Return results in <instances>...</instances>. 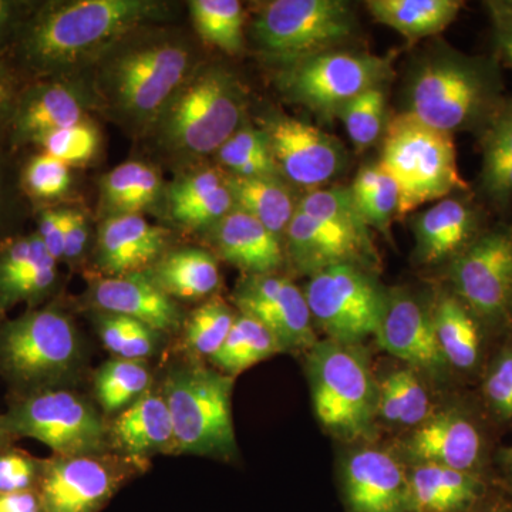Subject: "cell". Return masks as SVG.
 Returning a JSON list of instances; mask_svg holds the SVG:
<instances>
[{
	"mask_svg": "<svg viewBox=\"0 0 512 512\" xmlns=\"http://www.w3.org/2000/svg\"><path fill=\"white\" fill-rule=\"evenodd\" d=\"M165 10L153 0L36 2L5 59L28 83L70 77L127 33L163 19Z\"/></svg>",
	"mask_w": 512,
	"mask_h": 512,
	"instance_id": "1",
	"label": "cell"
},
{
	"mask_svg": "<svg viewBox=\"0 0 512 512\" xmlns=\"http://www.w3.org/2000/svg\"><path fill=\"white\" fill-rule=\"evenodd\" d=\"M93 66L94 99L134 128L153 126L198 67L187 36L148 25L121 37Z\"/></svg>",
	"mask_w": 512,
	"mask_h": 512,
	"instance_id": "2",
	"label": "cell"
},
{
	"mask_svg": "<svg viewBox=\"0 0 512 512\" xmlns=\"http://www.w3.org/2000/svg\"><path fill=\"white\" fill-rule=\"evenodd\" d=\"M505 97L503 67L493 55L470 56L441 47L414 66L403 113L451 136H478Z\"/></svg>",
	"mask_w": 512,
	"mask_h": 512,
	"instance_id": "3",
	"label": "cell"
},
{
	"mask_svg": "<svg viewBox=\"0 0 512 512\" xmlns=\"http://www.w3.org/2000/svg\"><path fill=\"white\" fill-rule=\"evenodd\" d=\"M87 366V348L72 316L57 303L0 319V377L13 397L76 389Z\"/></svg>",
	"mask_w": 512,
	"mask_h": 512,
	"instance_id": "4",
	"label": "cell"
},
{
	"mask_svg": "<svg viewBox=\"0 0 512 512\" xmlns=\"http://www.w3.org/2000/svg\"><path fill=\"white\" fill-rule=\"evenodd\" d=\"M234 384V377L204 360L184 356L167 367L158 387L173 423L171 456L205 457L222 463L238 460L232 419Z\"/></svg>",
	"mask_w": 512,
	"mask_h": 512,
	"instance_id": "5",
	"label": "cell"
},
{
	"mask_svg": "<svg viewBox=\"0 0 512 512\" xmlns=\"http://www.w3.org/2000/svg\"><path fill=\"white\" fill-rule=\"evenodd\" d=\"M245 97L237 76L225 67L198 66L151 126L158 144L178 157L217 153L242 126Z\"/></svg>",
	"mask_w": 512,
	"mask_h": 512,
	"instance_id": "6",
	"label": "cell"
},
{
	"mask_svg": "<svg viewBox=\"0 0 512 512\" xmlns=\"http://www.w3.org/2000/svg\"><path fill=\"white\" fill-rule=\"evenodd\" d=\"M382 143L379 165L399 185V218L421 205L468 191L451 134L402 113L387 124Z\"/></svg>",
	"mask_w": 512,
	"mask_h": 512,
	"instance_id": "7",
	"label": "cell"
},
{
	"mask_svg": "<svg viewBox=\"0 0 512 512\" xmlns=\"http://www.w3.org/2000/svg\"><path fill=\"white\" fill-rule=\"evenodd\" d=\"M306 360L319 423L342 440L369 437L377 419L379 382L360 345L318 340Z\"/></svg>",
	"mask_w": 512,
	"mask_h": 512,
	"instance_id": "8",
	"label": "cell"
},
{
	"mask_svg": "<svg viewBox=\"0 0 512 512\" xmlns=\"http://www.w3.org/2000/svg\"><path fill=\"white\" fill-rule=\"evenodd\" d=\"M5 419L16 439L39 441L56 456H96L111 451L109 419L76 389L12 397Z\"/></svg>",
	"mask_w": 512,
	"mask_h": 512,
	"instance_id": "9",
	"label": "cell"
},
{
	"mask_svg": "<svg viewBox=\"0 0 512 512\" xmlns=\"http://www.w3.org/2000/svg\"><path fill=\"white\" fill-rule=\"evenodd\" d=\"M355 30V13L342 0H274L254 22L259 46L286 64L332 52Z\"/></svg>",
	"mask_w": 512,
	"mask_h": 512,
	"instance_id": "10",
	"label": "cell"
},
{
	"mask_svg": "<svg viewBox=\"0 0 512 512\" xmlns=\"http://www.w3.org/2000/svg\"><path fill=\"white\" fill-rule=\"evenodd\" d=\"M392 76L390 57L332 50L288 64L279 86L293 103L336 117L350 100L383 87Z\"/></svg>",
	"mask_w": 512,
	"mask_h": 512,
	"instance_id": "11",
	"label": "cell"
},
{
	"mask_svg": "<svg viewBox=\"0 0 512 512\" xmlns=\"http://www.w3.org/2000/svg\"><path fill=\"white\" fill-rule=\"evenodd\" d=\"M313 323L328 339L362 345L376 336L382 323L386 295L369 269L336 265L311 276L305 291Z\"/></svg>",
	"mask_w": 512,
	"mask_h": 512,
	"instance_id": "12",
	"label": "cell"
},
{
	"mask_svg": "<svg viewBox=\"0 0 512 512\" xmlns=\"http://www.w3.org/2000/svg\"><path fill=\"white\" fill-rule=\"evenodd\" d=\"M451 292L487 330L512 328V225L488 227L448 264Z\"/></svg>",
	"mask_w": 512,
	"mask_h": 512,
	"instance_id": "13",
	"label": "cell"
},
{
	"mask_svg": "<svg viewBox=\"0 0 512 512\" xmlns=\"http://www.w3.org/2000/svg\"><path fill=\"white\" fill-rule=\"evenodd\" d=\"M147 466L119 454L45 458L37 493L45 512H101Z\"/></svg>",
	"mask_w": 512,
	"mask_h": 512,
	"instance_id": "14",
	"label": "cell"
},
{
	"mask_svg": "<svg viewBox=\"0 0 512 512\" xmlns=\"http://www.w3.org/2000/svg\"><path fill=\"white\" fill-rule=\"evenodd\" d=\"M232 302L238 313L271 330L284 353H308L318 342L305 293L285 276L244 275Z\"/></svg>",
	"mask_w": 512,
	"mask_h": 512,
	"instance_id": "15",
	"label": "cell"
},
{
	"mask_svg": "<svg viewBox=\"0 0 512 512\" xmlns=\"http://www.w3.org/2000/svg\"><path fill=\"white\" fill-rule=\"evenodd\" d=\"M281 177L299 187L319 190L345 168L346 150L338 138L288 116H275L262 128Z\"/></svg>",
	"mask_w": 512,
	"mask_h": 512,
	"instance_id": "16",
	"label": "cell"
},
{
	"mask_svg": "<svg viewBox=\"0 0 512 512\" xmlns=\"http://www.w3.org/2000/svg\"><path fill=\"white\" fill-rule=\"evenodd\" d=\"M93 101V92L73 76L26 83L10 124V153L36 147L46 134L86 121V110Z\"/></svg>",
	"mask_w": 512,
	"mask_h": 512,
	"instance_id": "17",
	"label": "cell"
},
{
	"mask_svg": "<svg viewBox=\"0 0 512 512\" xmlns=\"http://www.w3.org/2000/svg\"><path fill=\"white\" fill-rule=\"evenodd\" d=\"M340 494L346 512H413L409 468L379 447L356 448L345 457Z\"/></svg>",
	"mask_w": 512,
	"mask_h": 512,
	"instance_id": "18",
	"label": "cell"
},
{
	"mask_svg": "<svg viewBox=\"0 0 512 512\" xmlns=\"http://www.w3.org/2000/svg\"><path fill=\"white\" fill-rule=\"evenodd\" d=\"M375 338L384 352L402 360L420 376L440 382L450 373L437 342L433 315L410 293L387 292Z\"/></svg>",
	"mask_w": 512,
	"mask_h": 512,
	"instance_id": "19",
	"label": "cell"
},
{
	"mask_svg": "<svg viewBox=\"0 0 512 512\" xmlns=\"http://www.w3.org/2000/svg\"><path fill=\"white\" fill-rule=\"evenodd\" d=\"M404 450L417 463L439 464L484 476L487 439L483 427L458 407L433 413L414 427L404 441Z\"/></svg>",
	"mask_w": 512,
	"mask_h": 512,
	"instance_id": "20",
	"label": "cell"
},
{
	"mask_svg": "<svg viewBox=\"0 0 512 512\" xmlns=\"http://www.w3.org/2000/svg\"><path fill=\"white\" fill-rule=\"evenodd\" d=\"M57 264L36 232L0 241V319L20 303L45 305L59 284Z\"/></svg>",
	"mask_w": 512,
	"mask_h": 512,
	"instance_id": "21",
	"label": "cell"
},
{
	"mask_svg": "<svg viewBox=\"0 0 512 512\" xmlns=\"http://www.w3.org/2000/svg\"><path fill=\"white\" fill-rule=\"evenodd\" d=\"M487 228L483 208L467 192L437 201L413 220L417 261L450 264Z\"/></svg>",
	"mask_w": 512,
	"mask_h": 512,
	"instance_id": "22",
	"label": "cell"
},
{
	"mask_svg": "<svg viewBox=\"0 0 512 512\" xmlns=\"http://www.w3.org/2000/svg\"><path fill=\"white\" fill-rule=\"evenodd\" d=\"M93 312L127 316L164 336L181 332L184 315L177 301L165 295L144 274L96 276L86 293Z\"/></svg>",
	"mask_w": 512,
	"mask_h": 512,
	"instance_id": "23",
	"label": "cell"
},
{
	"mask_svg": "<svg viewBox=\"0 0 512 512\" xmlns=\"http://www.w3.org/2000/svg\"><path fill=\"white\" fill-rule=\"evenodd\" d=\"M170 232L141 215H117L100 225L96 241L101 276L144 274L168 252Z\"/></svg>",
	"mask_w": 512,
	"mask_h": 512,
	"instance_id": "24",
	"label": "cell"
},
{
	"mask_svg": "<svg viewBox=\"0 0 512 512\" xmlns=\"http://www.w3.org/2000/svg\"><path fill=\"white\" fill-rule=\"evenodd\" d=\"M285 256L299 274L309 276L336 265L350 264L369 269L379 261L376 249L365 247L299 210L286 228Z\"/></svg>",
	"mask_w": 512,
	"mask_h": 512,
	"instance_id": "25",
	"label": "cell"
},
{
	"mask_svg": "<svg viewBox=\"0 0 512 512\" xmlns=\"http://www.w3.org/2000/svg\"><path fill=\"white\" fill-rule=\"evenodd\" d=\"M109 444L113 453L144 466L158 454L171 456L173 423L160 387H151L137 402L109 419Z\"/></svg>",
	"mask_w": 512,
	"mask_h": 512,
	"instance_id": "26",
	"label": "cell"
},
{
	"mask_svg": "<svg viewBox=\"0 0 512 512\" xmlns=\"http://www.w3.org/2000/svg\"><path fill=\"white\" fill-rule=\"evenodd\" d=\"M210 232L212 254L244 275L278 274L284 265L282 239L247 212L234 208Z\"/></svg>",
	"mask_w": 512,
	"mask_h": 512,
	"instance_id": "27",
	"label": "cell"
},
{
	"mask_svg": "<svg viewBox=\"0 0 512 512\" xmlns=\"http://www.w3.org/2000/svg\"><path fill=\"white\" fill-rule=\"evenodd\" d=\"M409 481L413 512H471L495 491L485 476L439 464L417 463Z\"/></svg>",
	"mask_w": 512,
	"mask_h": 512,
	"instance_id": "28",
	"label": "cell"
},
{
	"mask_svg": "<svg viewBox=\"0 0 512 512\" xmlns=\"http://www.w3.org/2000/svg\"><path fill=\"white\" fill-rule=\"evenodd\" d=\"M481 170L478 192L488 207L501 217L512 208V94L478 134Z\"/></svg>",
	"mask_w": 512,
	"mask_h": 512,
	"instance_id": "29",
	"label": "cell"
},
{
	"mask_svg": "<svg viewBox=\"0 0 512 512\" xmlns=\"http://www.w3.org/2000/svg\"><path fill=\"white\" fill-rule=\"evenodd\" d=\"M144 275L174 301L210 299L221 285L217 256L202 248L165 252Z\"/></svg>",
	"mask_w": 512,
	"mask_h": 512,
	"instance_id": "30",
	"label": "cell"
},
{
	"mask_svg": "<svg viewBox=\"0 0 512 512\" xmlns=\"http://www.w3.org/2000/svg\"><path fill=\"white\" fill-rule=\"evenodd\" d=\"M437 342L451 370L473 373L484 356L485 326L453 292H441L433 312Z\"/></svg>",
	"mask_w": 512,
	"mask_h": 512,
	"instance_id": "31",
	"label": "cell"
},
{
	"mask_svg": "<svg viewBox=\"0 0 512 512\" xmlns=\"http://www.w3.org/2000/svg\"><path fill=\"white\" fill-rule=\"evenodd\" d=\"M372 18L409 42L444 32L460 15V0H369Z\"/></svg>",
	"mask_w": 512,
	"mask_h": 512,
	"instance_id": "32",
	"label": "cell"
},
{
	"mask_svg": "<svg viewBox=\"0 0 512 512\" xmlns=\"http://www.w3.org/2000/svg\"><path fill=\"white\" fill-rule=\"evenodd\" d=\"M237 210L247 212L282 239L298 210L289 188L279 177H227Z\"/></svg>",
	"mask_w": 512,
	"mask_h": 512,
	"instance_id": "33",
	"label": "cell"
},
{
	"mask_svg": "<svg viewBox=\"0 0 512 512\" xmlns=\"http://www.w3.org/2000/svg\"><path fill=\"white\" fill-rule=\"evenodd\" d=\"M154 386L148 360L111 356L93 373V393L101 413L111 419Z\"/></svg>",
	"mask_w": 512,
	"mask_h": 512,
	"instance_id": "34",
	"label": "cell"
},
{
	"mask_svg": "<svg viewBox=\"0 0 512 512\" xmlns=\"http://www.w3.org/2000/svg\"><path fill=\"white\" fill-rule=\"evenodd\" d=\"M433 413L429 392L419 373L412 367H399L379 380V419L414 429Z\"/></svg>",
	"mask_w": 512,
	"mask_h": 512,
	"instance_id": "35",
	"label": "cell"
},
{
	"mask_svg": "<svg viewBox=\"0 0 512 512\" xmlns=\"http://www.w3.org/2000/svg\"><path fill=\"white\" fill-rule=\"evenodd\" d=\"M284 353L278 340L258 320L238 313L221 349L208 360L214 369L237 379L269 357Z\"/></svg>",
	"mask_w": 512,
	"mask_h": 512,
	"instance_id": "36",
	"label": "cell"
},
{
	"mask_svg": "<svg viewBox=\"0 0 512 512\" xmlns=\"http://www.w3.org/2000/svg\"><path fill=\"white\" fill-rule=\"evenodd\" d=\"M350 191L367 227L390 239L393 221L399 218L400 190L396 181L379 163L366 165L357 173Z\"/></svg>",
	"mask_w": 512,
	"mask_h": 512,
	"instance_id": "37",
	"label": "cell"
},
{
	"mask_svg": "<svg viewBox=\"0 0 512 512\" xmlns=\"http://www.w3.org/2000/svg\"><path fill=\"white\" fill-rule=\"evenodd\" d=\"M237 316L220 296L214 295L197 306L185 318L181 329L184 356L208 362L224 345Z\"/></svg>",
	"mask_w": 512,
	"mask_h": 512,
	"instance_id": "38",
	"label": "cell"
},
{
	"mask_svg": "<svg viewBox=\"0 0 512 512\" xmlns=\"http://www.w3.org/2000/svg\"><path fill=\"white\" fill-rule=\"evenodd\" d=\"M195 30L208 45L238 55L245 45V12L237 0H194L190 2Z\"/></svg>",
	"mask_w": 512,
	"mask_h": 512,
	"instance_id": "39",
	"label": "cell"
},
{
	"mask_svg": "<svg viewBox=\"0 0 512 512\" xmlns=\"http://www.w3.org/2000/svg\"><path fill=\"white\" fill-rule=\"evenodd\" d=\"M298 210L329 227L338 229L365 247L375 249L370 237V228L357 210L350 188H319L308 191V194L298 202Z\"/></svg>",
	"mask_w": 512,
	"mask_h": 512,
	"instance_id": "40",
	"label": "cell"
},
{
	"mask_svg": "<svg viewBox=\"0 0 512 512\" xmlns=\"http://www.w3.org/2000/svg\"><path fill=\"white\" fill-rule=\"evenodd\" d=\"M218 160L237 177H281L262 128L241 126L217 151Z\"/></svg>",
	"mask_w": 512,
	"mask_h": 512,
	"instance_id": "41",
	"label": "cell"
},
{
	"mask_svg": "<svg viewBox=\"0 0 512 512\" xmlns=\"http://www.w3.org/2000/svg\"><path fill=\"white\" fill-rule=\"evenodd\" d=\"M20 188L26 200L39 208L64 197L72 185L70 167L63 161L40 151L19 167Z\"/></svg>",
	"mask_w": 512,
	"mask_h": 512,
	"instance_id": "42",
	"label": "cell"
},
{
	"mask_svg": "<svg viewBox=\"0 0 512 512\" xmlns=\"http://www.w3.org/2000/svg\"><path fill=\"white\" fill-rule=\"evenodd\" d=\"M353 146L359 151L375 146L386 131V93L383 87L367 90L338 113Z\"/></svg>",
	"mask_w": 512,
	"mask_h": 512,
	"instance_id": "43",
	"label": "cell"
},
{
	"mask_svg": "<svg viewBox=\"0 0 512 512\" xmlns=\"http://www.w3.org/2000/svg\"><path fill=\"white\" fill-rule=\"evenodd\" d=\"M99 143V131L86 120L46 134L36 147L70 167L87 163L96 154Z\"/></svg>",
	"mask_w": 512,
	"mask_h": 512,
	"instance_id": "44",
	"label": "cell"
},
{
	"mask_svg": "<svg viewBox=\"0 0 512 512\" xmlns=\"http://www.w3.org/2000/svg\"><path fill=\"white\" fill-rule=\"evenodd\" d=\"M28 205L20 188L19 165L13 161L9 148L0 146V241L19 234Z\"/></svg>",
	"mask_w": 512,
	"mask_h": 512,
	"instance_id": "45",
	"label": "cell"
},
{
	"mask_svg": "<svg viewBox=\"0 0 512 512\" xmlns=\"http://www.w3.org/2000/svg\"><path fill=\"white\" fill-rule=\"evenodd\" d=\"M485 406L501 423H512V345L491 360L481 386Z\"/></svg>",
	"mask_w": 512,
	"mask_h": 512,
	"instance_id": "46",
	"label": "cell"
},
{
	"mask_svg": "<svg viewBox=\"0 0 512 512\" xmlns=\"http://www.w3.org/2000/svg\"><path fill=\"white\" fill-rule=\"evenodd\" d=\"M45 460L13 446L0 450V494L37 491Z\"/></svg>",
	"mask_w": 512,
	"mask_h": 512,
	"instance_id": "47",
	"label": "cell"
},
{
	"mask_svg": "<svg viewBox=\"0 0 512 512\" xmlns=\"http://www.w3.org/2000/svg\"><path fill=\"white\" fill-rule=\"evenodd\" d=\"M227 181L217 170H201L198 173L180 178L168 191V204L171 215L180 214L192 205L207 198Z\"/></svg>",
	"mask_w": 512,
	"mask_h": 512,
	"instance_id": "48",
	"label": "cell"
},
{
	"mask_svg": "<svg viewBox=\"0 0 512 512\" xmlns=\"http://www.w3.org/2000/svg\"><path fill=\"white\" fill-rule=\"evenodd\" d=\"M234 208V198L225 181L222 187L212 192L207 198L192 205L188 210L174 215L173 218L178 224L188 229H211L222 218L227 217Z\"/></svg>",
	"mask_w": 512,
	"mask_h": 512,
	"instance_id": "49",
	"label": "cell"
},
{
	"mask_svg": "<svg viewBox=\"0 0 512 512\" xmlns=\"http://www.w3.org/2000/svg\"><path fill=\"white\" fill-rule=\"evenodd\" d=\"M143 164L140 161H128L104 175L101 181V204L106 211V218L120 214L128 195L134 190Z\"/></svg>",
	"mask_w": 512,
	"mask_h": 512,
	"instance_id": "50",
	"label": "cell"
},
{
	"mask_svg": "<svg viewBox=\"0 0 512 512\" xmlns=\"http://www.w3.org/2000/svg\"><path fill=\"white\" fill-rule=\"evenodd\" d=\"M484 6L493 29V56L512 72V2L490 0Z\"/></svg>",
	"mask_w": 512,
	"mask_h": 512,
	"instance_id": "51",
	"label": "cell"
},
{
	"mask_svg": "<svg viewBox=\"0 0 512 512\" xmlns=\"http://www.w3.org/2000/svg\"><path fill=\"white\" fill-rule=\"evenodd\" d=\"M26 83L15 67L0 57V146L8 147L10 124Z\"/></svg>",
	"mask_w": 512,
	"mask_h": 512,
	"instance_id": "52",
	"label": "cell"
},
{
	"mask_svg": "<svg viewBox=\"0 0 512 512\" xmlns=\"http://www.w3.org/2000/svg\"><path fill=\"white\" fill-rule=\"evenodd\" d=\"M36 234L56 262L63 261L66 207H42L36 210Z\"/></svg>",
	"mask_w": 512,
	"mask_h": 512,
	"instance_id": "53",
	"label": "cell"
},
{
	"mask_svg": "<svg viewBox=\"0 0 512 512\" xmlns=\"http://www.w3.org/2000/svg\"><path fill=\"white\" fill-rule=\"evenodd\" d=\"M134 319L114 313L93 312V325L107 352L124 357Z\"/></svg>",
	"mask_w": 512,
	"mask_h": 512,
	"instance_id": "54",
	"label": "cell"
},
{
	"mask_svg": "<svg viewBox=\"0 0 512 512\" xmlns=\"http://www.w3.org/2000/svg\"><path fill=\"white\" fill-rule=\"evenodd\" d=\"M161 190H163V181L156 168L143 164L134 190L128 195L119 215H140L141 211L151 207L157 201Z\"/></svg>",
	"mask_w": 512,
	"mask_h": 512,
	"instance_id": "55",
	"label": "cell"
},
{
	"mask_svg": "<svg viewBox=\"0 0 512 512\" xmlns=\"http://www.w3.org/2000/svg\"><path fill=\"white\" fill-rule=\"evenodd\" d=\"M36 2L0 0V57L5 59Z\"/></svg>",
	"mask_w": 512,
	"mask_h": 512,
	"instance_id": "56",
	"label": "cell"
},
{
	"mask_svg": "<svg viewBox=\"0 0 512 512\" xmlns=\"http://www.w3.org/2000/svg\"><path fill=\"white\" fill-rule=\"evenodd\" d=\"M87 241H89V222L86 214L76 208L66 207L63 261L70 265L79 264L86 252Z\"/></svg>",
	"mask_w": 512,
	"mask_h": 512,
	"instance_id": "57",
	"label": "cell"
},
{
	"mask_svg": "<svg viewBox=\"0 0 512 512\" xmlns=\"http://www.w3.org/2000/svg\"><path fill=\"white\" fill-rule=\"evenodd\" d=\"M0 512H45L37 491L0 494Z\"/></svg>",
	"mask_w": 512,
	"mask_h": 512,
	"instance_id": "58",
	"label": "cell"
},
{
	"mask_svg": "<svg viewBox=\"0 0 512 512\" xmlns=\"http://www.w3.org/2000/svg\"><path fill=\"white\" fill-rule=\"evenodd\" d=\"M471 512H512V498L503 487L501 491H494L484 503L478 505Z\"/></svg>",
	"mask_w": 512,
	"mask_h": 512,
	"instance_id": "59",
	"label": "cell"
},
{
	"mask_svg": "<svg viewBox=\"0 0 512 512\" xmlns=\"http://www.w3.org/2000/svg\"><path fill=\"white\" fill-rule=\"evenodd\" d=\"M497 461L503 470L507 485H512V444L498 451Z\"/></svg>",
	"mask_w": 512,
	"mask_h": 512,
	"instance_id": "60",
	"label": "cell"
},
{
	"mask_svg": "<svg viewBox=\"0 0 512 512\" xmlns=\"http://www.w3.org/2000/svg\"><path fill=\"white\" fill-rule=\"evenodd\" d=\"M16 440L18 439L10 433L8 423H6L5 414H0V450L13 446V443H15Z\"/></svg>",
	"mask_w": 512,
	"mask_h": 512,
	"instance_id": "61",
	"label": "cell"
},
{
	"mask_svg": "<svg viewBox=\"0 0 512 512\" xmlns=\"http://www.w3.org/2000/svg\"><path fill=\"white\" fill-rule=\"evenodd\" d=\"M505 490H507V493L511 495L512 498V485H504Z\"/></svg>",
	"mask_w": 512,
	"mask_h": 512,
	"instance_id": "62",
	"label": "cell"
}]
</instances>
